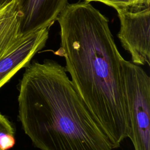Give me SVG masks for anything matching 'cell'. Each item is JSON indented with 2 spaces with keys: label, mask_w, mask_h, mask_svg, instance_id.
<instances>
[{
  "label": "cell",
  "mask_w": 150,
  "mask_h": 150,
  "mask_svg": "<svg viewBox=\"0 0 150 150\" xmlns=\"http://www.w3.org/2000/svg\"><path fill=\"white\" fill-rule=\"evenodd\" d=\"M65 70L113 149L129 134L122 59L108 20L89 2L68 4L56 19Z\"/></svg>",
  "instance_id": "1"
},
{
  "label": "cell",
  "mask_w": 150,
  "mask_h": 150,
  "mask_svg": "<svg viewBox=\"0 0 150 150\" xmlns=\"http://www.w3.org/2000/svg\"><path fill=\"white\" fill-rule=\"evenodd\" d=\"M18 118L40 150H113L64 67L51 59L26 67L19 86Z\"/></svg>",
  "instance_id": "2"
},
{
  "label": "cell",
  "mask_w": 150,
  "mask_h": 150,
  "mask_svg": "<svg viewBox=\"0 0 150 150\" xmlns=\"http://www.w3.org/2000/svg\"><path fill=\"white\" fill-rule=\"evenodd\" d=\"M124 91L134 150H150V77L139 65L122 59Z\"/></svg>",
  "instance_id": "3"
},
{
  "label": "cell",
  "mask_w": 150,
  "mask_h": 150,
  "mask_svg": "<svg viewBox=\"0 0 150 150\" xmlns=\"http://www.w3.org/2000/svg\"><path fill=\"white\" fill-rule=\"evenodd\" d=\"M120 22L118 37L133 63L150 66V4L115 8Z\"/></svg>",
  "instance_id": "4"
},
{
  "label": "cell",
  "mask_w": 150,
  "mask_h": 150,
  "mask_svg": "<svg viewBox=\"0 0 150 150\" xmlns=\"http://www.w3.org/2000/svg\"><path fill=\"white\" fill-rule=\"evenodd\" d=\"M48 28L21 35L0 58V88L19 70L28 66L33 56L46 45Z\"/></svg>",
  "instance_id": "5"
},
{
  "label": "cell",
  "mask_w": 150,
  "mask_h": 150,
  "mask_svg": "<svg viewBox=\"0 0 150 150\" xmlns=\"http://www.w3.org/2000/svg\"><path fill=\"white\" fill-rule=\"evenodd\" d=\"M21 35L49 28L68 4V0H18Z\"/></svg>",
  "instance_id": "6"
},
{
  "label": "cell",
  "mask_w": 150,
  "mask_h": 150,
  "mask_svg": "<svg viewBox=\"0 0 150 150\" xmlns=\"http://www.w3.org/2000/svg\"><path fill=\"white\" fill-rule=\"evenodd\" d=\"M21 14L18 0L0 8V58L21 35Z\"/></svg>",
  "instance_id": "7"
},
{
  "label": "cell",
  "mask_w": 150,
  "mask_h": 150,
  "mask_svg": "<svg viewBox=\"0 0 150 150\" xmlns=\"http://www.w3.org/2000/svg\"><path fill=\"white\" fill-rule=\"evenodd\" d=\"M15 133L12 124L0 113V150H8L14 146Z\"/></svg>",
  "instance_id": "8"
},
{
  "label": "cell",
  "mask_w": 150,
  "mask_h": 150,
  "mask_svg": "<svg viewBox=\"0 0 150 150\" xmlns=\"http://www.w3.org/2000/svg\"><path fill=\"white\" fill-rule=\"evenodd\" d=\"M97 1L113 7L114 9L118 7L128 6L134 4H144L141 0H97Z\"/></svg>",
  "instance_id": "9"
},
{
  "label": "cell",
  "mask_w": 150,
  "mask_h": 150,
  "mask_svg": "<svg viewBox=\"0 0 150 150\" xmlns=\"http://www.w3.org/2000/svg\"><path fill=\"white\" fill-rule=\"evenodd\" d=\"M12 0H0V8L6 5Z\"/></svg>",
  "instance_id": "10"
},
{
  "label": "cell",
  "mask_w": 150,
  "mask_h": 150,
  "mask_svg": "<svg viewBox=\"0 0 150 150\" xmlns=\"http://www.w3.org/2000/svg\"><path fill=\"white\" fill-rule=\"evenodd\" d=\"M84 1H86L87 2H92V1H97V0H84Z\"/></svg>",
  "instance_id": "11"
}]
</instances>
